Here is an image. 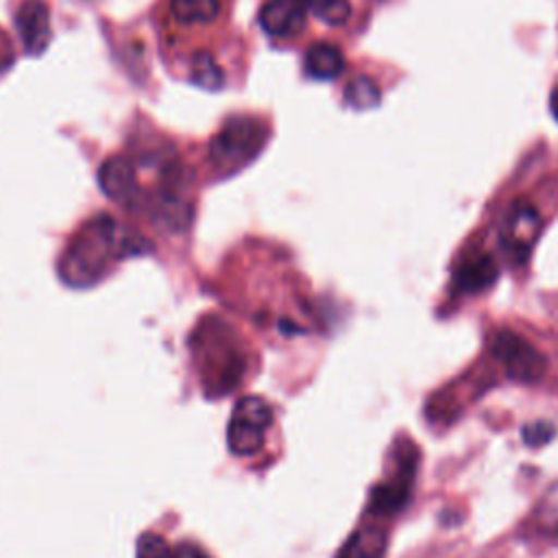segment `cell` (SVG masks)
<instances>
[{
  "label": "cell",
  "instance_id": "15",
  "mask_svg": "<svg viewBox=\"0 0 558 558\" xmlns=\"http://www.w3.org/2000/svg\"><path fill=\"white\" fill-rule=\"evenodd\" d=\"M190 78L203 89H220L225 85V74L220 65L207 52H196L190 61Z\"/></svg>",
  "mask_w": 558,
  "mask_h": 558
},
{
  "label": "cell",
  "instance_id": "2",
  "mask_svg": "<svg viewBox=\"0 0 558 558\" xmlns=\"http://www.w3.org/2000/svg\"><path fill=\"white\" fill-rule=\"evenodd\" d=\"M190 344L198 364L203 388L209 397H225L242 381L246 360L231 327H227L222 320L201 323Z\"/></svg>",
  "mask_w": 558,
  "mask_h": 558
},
{
  "label": "cell",
  "instance_id": "11",
  "mask_svg": "<svg viewBox=\"0 0 558 558\" xmlns=\"http://www.w3.org/2000/svg\"><path fill=\"white\" fill-rule=\"evenodd\" d=\"M499 268L490 255H475L464 259L456 270V288L466 294L484 292L495 283Z\"/></svg>",
  "mask_w": 558,
  "mask_h": 558
},
{
  "label": "cell",
  "instance_id": "6",
  "mask_svg": "<svg viewBox=\"0 0 558 558\" xmlns=\"http://www.w3.org/2000/svg\"><path fill=\"white\" fill-rule=\"evenodd\" d=\"M541 214L534 205L519 201L514 203L501 222V231H499V240L504 251L517 262H525V257L530 255L532 246L536 244L538 235H541Z\"/></svg>",
  "mask_w": 558,
  "mask_h": 558
},
{
  "label": "cell",
  "instance_id": "3",
  "mask_svg": "<svg viewBox=\"0 0 558 558\" xmlns=\"http://www.w3.org/2000/svg\"><path fill=\"white\" fill-rule=\"evenodd\" d=\"M268 129L251 116L229 118L209 142V163L218 174H231L251 163L264 148Z\"/></svg>",
  "mask_w": 558,
  "mask_h": 558
},
{
  "label": "cell",
  "instance_id": "19",
  "mask_svg": "<svg viewBox=\"0 0 558 558\" xmlns=\"http://www.w3.org/2000/svg\"><path fill=\"white\" fill-rule=\"evenodd\" d=\"M538 523L543 530L558 532V484H554L538 506Z\"/></svg>",
  "mask_w": 558,
  "mask_h": 558
},
{
  "label": "cell",
  "instance_id": "9",
  "mask_svg": "<svg viewBox=\"0 0 558 558\" xmlns=\"http://www.w3.org/2000/svg\"><path fill=\"white\" fill-rule=\"evenodd\" d=\"M98 185L107 198L122 205H133L142 192L135 168L124 157H111L100 166Z\"/></svg>",
  "mask_w": 558,
  "mask_h": 558
},
{
  "label": "cell",
  "instance_id": "8",
  "mask_svg": "<svg viewBox=\"0 0 558 558\" xmlns=\"http://www.w3.org/2000/svg\"><path fill=\"white\" fill-rule=\"evenodd\" d=\"M15 31L24 52L41 54L50 44V11L44 0H24L15 11Z\"/></svg>",
  "mask_w": 558,
  "mask_h": 558
},
{
  "label": "cell",
  "instance_id": "12",
  "mask_svg": "<svg viewBox=\"0 0 558 558\" xmlns=\"http://www.w3.org/2000/svg\"><path fill=\"white\" fill-rule=\"evenodd\" d=\"M303 70L316 81H333L344 70V57L338 46L329 41H316L305 50Z\"/></svg>",
  "mask_w": 558,
  "mask_h": 558
},
{
  "label": "cell",
  "instance_id": "10",
  "mask_svg": "<svg viewBox=\"0 0 558 558\" xmlns=\"http://www.w3.org/2000/svg\"><path fill=\"white\" fill-rule=\"evenodd\" d=\"M305 11L301 0H268L259 9V26L270 37H296L305 28Z\"/></svg>",
  "mask_w": 558,
  "mask_h": 558
},
{
  "label": "cell",
  "instance_id": "1",
  "mask_svg": "<svg viewBox=\"0 0 558 558\" xmlns=\"http://www.w3.org/2000/svg\"><path fill=\"white\" fill-rule=\"evenodd\" d=\"M146 251V242L124 231L111 216L87 220L59 262V277L72 288H89L100 281L113 259Z\"/></svg>",
  "mask_w": 558,
  "mask_h": 558
},
{
  "label": "cell",
  "instance_id": "20",
  "mask_svg": "<svg viewBox=\"0 0 558 558\" xmlns=\"http://www.w3.org/2000/svg\"><path fill=\"white\" fill-rule=\"evenodd\" d=\"M554 434H556V427L547 421H534V423H527L521 429V436L530 447H538V445L549 442L554 438Z\"/></svg>",
  "mask_w": 558,
  "mask_h": 558
},
{
  "label": "cell",
  "instance_id": "4",
  "mask_svg": "<svg viewBox=\"0 0 558 558\" xmlns=\"http://www.w3.org/2000/svg\"><path fill=\"white\" fill-rule=\"evenodd\" d=\"M272 423V410L262 397H242L227 425V445L235 456H253L264 445V434Z\"/></svg>",
  "mask_w": 558,
  "mask_h": 558
},
{
  "label": "cell",
  "instance_id": "16",
  "mask_svg": "<svg viewBox=\"0 0 558 558\" xmlns=\"http://www.w3.org/2000/svg\"><path fill=\"white\" fill-rule=\"evenodd\" d=\"M303 7L329 26H340L351 15L349 0H301Z\"/></svg>",
  "mask_w": 558,
  "mask_h": 558
},
{
  "label": "cell",
  "instance_id": "17",
  "mask_svg": "<svg viewBox=\"0 0 558 558\" xmlns=\"http://www.w3.org/2000/svg\"><path fill=\"white\" fill-rule=\"evenodd\" d=\"M344 100L353 109H371L379 102V89L368 76H355L344 89Z\"/></svg>",
  "mask_w": 558,
  "mask_h": 558
},
{
  "label": "cell",
  "instance_id": "5",
  "mask_svg": "<svg viewBox=\"0 0 558 558\" xmlns=\"http://www.w3.org/2000/svg\"><path fill=\"white\" fill-rule=\"evenodd\" d=\"M493 357L504 366L506 375L517 381H538L545 375L547 360L545 355L525 338L510 329H501L493 336L490 342Z\"/></svg>",
  "mask_w": 558,
  "mask_h": 558
},
{
  "label": "cell",
  "instance_id": "13",
  "mask_svg": "<svg viewBox=\"0 0 558 558\" xmlns=\"http://www.w3.org/2000/svg\"><path fill=\"white\" fill-rule=\"evenodd\" d=\"M386 543H388V536L381 527L366 525L349 536L338 558H384Z\"/></svg>",
  "mask_w": 558,
  "mask_h": 558
},
{
  "label": "cell",
  "instance_id": "22",
  "mask_svg": "<svg viewBox=\"0 0 558 558\" xmlns=\"http://www.w3.org/2000/svg\"><path fill=\"white\" fill-rule=\"evenodd\" d=\"M190 558H205V556L198 554V551H190Z\"/></svg>",
  "mask_w": 558,
  "mask_h": 558
},
{
  "label": "cell",
  "instance_id": "14",
  "mask_svg": "<svg viewBox=\"0 0 558 558\" xmlns=\"http://www.w3.org/2000/svg\"><path fill=\"white\" fill-rule=\"evenodd\" d=\"M170 13L181 24H209L220 15V0H170Z\"/></svg>",
  "mask_w": 558,
  "mask_h": 558
},
{
  "label": "cell",
  "instance_id": "21",
  "mask_svg": "<svg viewBox=\"0 0 558 558\" xmlns=\"http://www.w3.org/2000/svg\"><path fill=\"white\" fill-rule=\"evenodd\" d=\"M549 111H551V116L558 120V87L551 92V96H549Z\"/></svg>",
  "mask_w": 558,
  "mask_h": 558
},
{
  "label": "cell",
  "instance_id": "7",
  "mask_svg": "<svg viewBox=\"0 0 558 558\" xmlns=\"http://www.w3.org/2000/svg\"><path fill=\"white\" fill-rule=\"evenodd\" d=\"M416 453L410 451L408 456L401 453V460L397 462L395 473L377 484L371 490V510L377 514H395L399 512L408 499H410V490H412V480H414V471H416Z\"/></svg>",
  "mask_w": 558,
  "mask_h": 558
},
{
  "label": "cell",
  "instance_id": "18",
  "mask_svg": "<svg viewBox=\"0 0 558 558\" xmlns=\"http://www.w3.org/2000/svg\"><path fill=\"white\" fill-rule=\"evenodd\" d=\"M135 558H177V556L163 536L148 532L140 536Z\"/></svg>",
  "mask_w": 558,
  "mask_h": 558
}]
</instances>
